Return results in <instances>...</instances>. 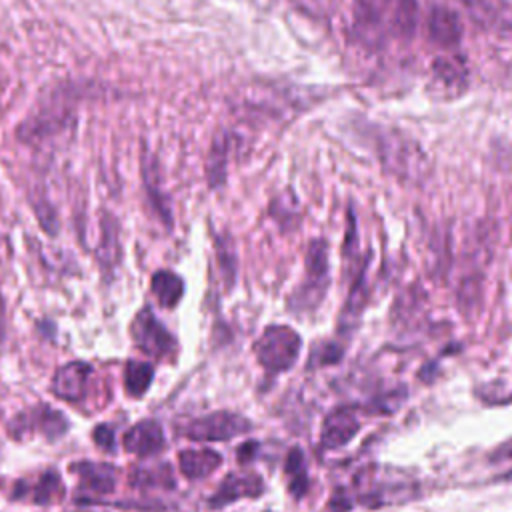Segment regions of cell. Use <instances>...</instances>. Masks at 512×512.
Returning a JSON list of instances; mask_svg holds the SVG:
<instances>
[{
    "label": "cell",
    "mask_w": 512,
    "mask_h": 512,
    "mask_svg": "<svg viewBox=\"0 0 512 512\" xmlns=\"http://www.w3.org/2000/svg\"><path fill=\"white\" fill-rule=\"evenodd\" d=\"M300 336L290 326H268L254 342V354L268 372H286L298 358Z\"/></svg>",
    "instance_id": "1"
},
{
    "label": "cell",
    "mask_w": 512,
    "mask_h": 512,
    "mask_svg": "<svg viewBox=\"0 0 512 512\" xmlns=\"http://www.w3.org/2000/svg\"><path fill=\"white\" fill-rule=\"evenodd\" d=\"M358 488H362L360 498L366 506H384L398 504L414 494V482L410 478L398 476L396 470H378L370 468L358 478Z\"/></svg>",
    "instance_id": "2"
},
{
    "label": "cell",
    "mask_w": 512,
    "mask_h": 512,
    "mask_svg": "<svg viewBox=\"0 0 512 512\" xmlns=\"http://www.w3.org/2000/svg\"><path fill=\"white\" fill-rule=\"evenodd\" d=\"M250 430V420L234 412H212L208 416H200L190 420L182 434L192 440L202 442H216V440H230Z\"/></svg>",
    "instance_id": "3"
},
{
    "label": "cell",
    "mask_w": 512,
    "mask_h": 512,
    "mask_svg": "<svg viewBox=\"0 0 512 512\" xmlns=\"http://www.w3.org/2000/svg\"><path fill=\"white\" fill-rule=\"evenodd\" d=\"M378 152L384 164L404 178L422 176L426 168L422 150L412 140H406L402 134H394V132L384 134Z\"/></svg>",
    "instance_id": "4"
},
{
    "label": "cell",
    "mask_w": 512,
    "mask_h": 512,
    "mask_svg": "<svg viewBox=\"0 0 512 512\" xmlns=\"http://www.w3.org/2000/svg\"><path fill=\"white\" fill-rule=\"evenodd\" d=\"M132 340L148 356L164 358L174 352L176 342L172 334L160 324V320L148 310H140L132 322Z\"/></svg>",
    "instance_id": "5"
},
{
    "label": "cell",
    "mask_w": 512,
    "mask_h": 512,
    "mask_svg": "<svg viewBox=\"0 0 512 512\" xmlns=\"http://www.w3.org/2000/svg\"><path fill=\"white\" fill-rule=\"evenodd\" d=\"M328 280V258H326V246L324 242L316 240L308 248L306 256V282L298 290L296 302L300 306H316L322 300V294L326 290Z\"/></svg>",
    "instance_id": "6"
},
{
    "label": "cell",
    "mask_w": 512,
    "mask_h": 512,
    "mask_svg": "<svg viewBox=\"0 0 512 512\" xmlns=\"http://www.w3.org/2000/svg\"><path fill=\"white\" fill-rule=\"evenodd\" d=\"M360 430V420L350 412V410H334L326 416L322 430H320V444L324 448H340L348 444L356 432Z\"/></svg>",
    "instance_id": "7"
},
{
    "label": "cell",
    "mask_w": 512,
    "mask_h": 512,
    "mask_svg": "<svg viewBox=\"0 0 512 512\" xmlns=\"http://www.w3.org/2000/svg\"><path fill=\"white\" fill-rule=\"evenodd\" d=\"M90 374L92 368L84 362H70L66 366H62L52 382V390L56 396L76 402L84 396L88 382H90Z\"/></svg>",
    "instance_id": "8"
},
{
    "label": "cell",
    "mask_w": 512,
    "mask_h": 512,
    "mask_svg": "<svg viewBox=\"0 0 512 512\" xmlns=\"http://www.w3.org/2000/svg\"><path fill=\"white\" fill-rule=\"evenodd\" d=\"M264 490L262 478L258 474H230L224 478V482L220 484V488L214 492L210 504L212 506H226L238 498H256L260 496Z\"/></svg>",
    "instance_id": "9"
},
{
    "label": "cell",
    "mask_w": 512,
    "mask_h": 512,
    "mask_svg": "<svg viewBox=\"0 0 512 512\" xmlns=\"http://www.w3.org/2000/svg\"><path fill=\"white\" fill-rule=\"evenodd\" d=\"M428 36L440 48H456L462 36L456 12L446 6H434L428 14Z\"/></svg>",
    "instance_id": "10"
},
{
    "label": "cell",
    "mask_w": 512,
    "mask_h": 512,
    "mask_svg": "<svg viewBox=\"0 0 512 512\" xmlns=\"http://www.w3.org/2000/svg\"><path fill=\"white\" fill-rule=\"evenodd\" d=\"M164 446V434L158 422L142 420L134 424L124 436V448L138 456H150Z\"/></svg>",
    "instance_id": "11"
},
{
    "label": "cell",
    "mask_w": 512,
    "mask_h": 512,
    "mask_svg": "<svg viewBox=\"0 0 512 512\" xmlns=\"http://www.w3.org/2000/svg\"><path fill=\"white\" fill-rule=\"evenodd\" d=\"M220 462H222V456L210 448L184 450L178 456L180 472L190 480H200L210 476L220 466Z\"/></svg>",
    "instance_id": "12"
},
{
    "label": "cell",
    "mask_w": 512,
    "mask_h": 512,
    "mask_svg": "<svg viewBox=\"0 0 512 512\" xmlns=\"http://www.w3.org/2000/svg\"><path fill=\"white\" fill-rule=\"evenodd\" d=\"M72 470L78 474L82 486L92 494H108L114 488L116 472L110 464L82 462L72 466Z\"/></svg>",
    "instance_id": "13"
},
{
    "label": "cell",
    "mask_w": 512,
    "mask_h": 512,
    "mask_svg": "<svg viewBox=\"0 0 512 512\" xmlns=\"http://www.w3.org/2000/svg\"><path fill=\"white\" fill-rule=\"evenodd\" d=\"M432 74L436 78V82L448 90H456V88H464L466 86V78H468V70L464 66V62L458 56H440L434 60L432 64Z\"/></svg>",
    "instance_id": "14"
},
{
    "label": "cell",
    "mask_w": 512,
    "mask_h": 512,
    "mask_svg": "<svg viewBox=\"0 0 512 512\" xmlns=\"http://www.w3.org/2000/svg\"><path fill=\"white\" fill-rule=\"evenodd\" d=\"M152 292L160 306L174 308L184 294V282L178 274L170 270H160L152 276Z\"/></svg>",
    "instance_id": "15"
},
{
    "label": "cell",
    "mask_w": 512,
    "mask_h": 512,
    "mask_svg": "<svg viewBox=\"0 0 512 512\" xmlns=\"http://www.w3.org/2000/svg\"><path fill=\"white\" fill-rule=\"evenodd\" d=\"M154 378V368L152 364L148 362H142V360H130L126 364V370H124V386H126V392L134 398H140L148 388H150V382Z\"/></svg>",
    "instance_id": "16"
},
{
    "label": "cell",
    "mask_w": 512,
    "mask_h": 512,
    "mask_svg": "<svg viewBox=\"0 0 512 512\" xmlns=\"http://www.w3.org/2000/svg\"><path fill=\"white\" fill-rule=\"evenodd\" d=\"M286 474H288V486L294 496H302L308 488V474H306V464L304 456L298 448L290 450L286 458Z\"/></svg>",
    "instance_id": "17"
},
{
    "label": "cell",
    "mask_w": 512,
    "mask_h": 512,
    "mask_svg": "<svg viewBox=\"0 0 512 512\" xmlns=\"http://www.w3.org/2000/svg\"><path fill=\"white\" fill-rule=\"evenodd\" d=\"M142 174H144V184H146V192H148V198L150 202L154 204L156 212L168 220L170 218V212H168V206L164 202V196L160 192V186H158V172H156V166H154V160L152 158H146L144 164H142Z\"/></svg>",
    "instance_id": "18"
},
{
    "label": "cell",
    "mask_w": 512,
    "mask_h": 512,
    "mask_svg": "<svg viewBox=\"0 0 512 512\" xmlns=\"http://www.w3.org/2000/svg\"><path fill=\"white\" fill-rule=\"evenodd\" d=\"M62 494L60 476L56 472H44L34 484V502H52Z\"/></svg>",
    "instance_id": "19"
},
{
    "label": "cell",
    "mask_w": 512,
    "mask_h": 512,
    "mask_svg": "<svg viewBox=\"0 0 512 512\" xmlns=\"http://www.w3.org/2000/svg\"><path fill=\"white\" fill-rule=\"evenodd\" d=\"M226 152H228L226 140L224 138L214 140V146H212V152H210V160H208V178H210L212 186H218L222 182V178H224Z\"/></svg>",
    "instance_id": "20"
},
{
    "label": "cell",
    "mask_w": 512,
    "mask_h": 512,
    "mask_svg": "<svg viewBox=\"0 0 512 512\" xmlns=\"http://www.w3.org/2000/svg\"><path fill=\"white\" fill-rule=\"evenodd\" d=\"M36 420L40 424V432H44L48 438H58L66 430V420L62 418V414L48 406H44L40 414H36Z\"/></svg>",
    "instance_id": "21"
},
{
    "label": "cell",
    "mask_w": 512,
    "mask_h": 512,
    "mask_svg": "<svg viewBox=\"0 0 512 512\" xmlns=\"http://www.w3.org/2000/svg\"><path fill=\"white\" fill-rule=\"evenodd\" d=\"M94 440L98 442V444H102L104 448H110L112 444H114V434H112V430L108 428V426H98L96 430H94Z\"/></svg>",
    "instance_id": "22"
},
{
    "label": "cell",
    "mask_w": 512,
    "mask_h": 512,
    "mask_svg": "<svg viewBox=\"0 0 512 512\" xmlns=\"http://www.w3.org/2000/svg\"><path fill=\"white\" fill-rule=\"evenodd\" d=\"M254 452H256V442H246L238 450V460L240 462H248L254 456Z\"/></svg>",
    "instance_id": "23"
},
{
    "label": "cell",
    "mask_w": 512,
    "mask_h": 512,
    "mask_svg": "<svg viewBox=\"0 0 512 512\" xmlns=\"http://www.w3.org/2000/svg\"><path fill=\"white\" fill-rule=\"evenodd\" d=\"M496 456H500V458H512V440L506 442V444H502V446L498 448Z\"/></svg>",
    "instance_id": "24"
},
{
    "label": "cell",
    "mask_w": 512,
    "mask_h": 512,
    "mask_svg": "<svg viewBox=\"0 0 512 512\" xmlns=\"http://www.w3.org/2000/svg\"><path fill=\"white\" fill-rule=\"evenodd\" d=\"M0 324H2V300H0Z\"/></svg>",
    "instance_id": "25"
}]
</instances>
